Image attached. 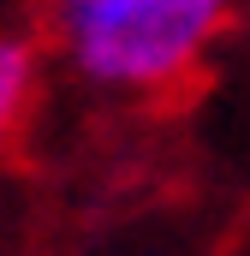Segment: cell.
<instances>
[{"label": "cell", "mask_w": 250, "mask_h": 256, "mask_svg": "<svg viewBox=\"0 0 250 256\" xmlns=\"http://www.w3.org/2000/svg\"><path fill=\"white\" fill-rule=\"evenodd\" d=\"M30 90H36V48L24 36H0V137L18 126Z\"/></svg>", "instance_id": "cell-2"}, {"label": "cell", "mask_w": 250, "mask_h": 256, "mask_svg": "<svg viewBox=\"0 0 250 256\" xmlns=\"http://www.w3.org/2000/svg\"><path fill=\"white\" fill-rule=\"evenodd\" d=\"M48 12L84 84L161 96L202 66L232 0H48Z\"/></svg>", "instance_id": "cell-1"}]
</instances>
